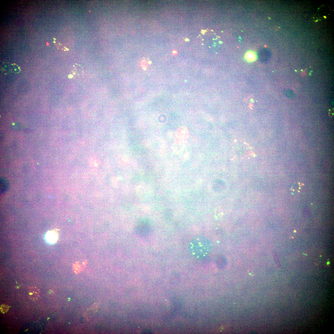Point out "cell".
I'll return each mask as SVG.
<instances>
[{"instance_id":"cell-6","label":"cell","mask_w":334,"mask_h":334,"mask_svg":"<svg viewBox=\"0 0 334 334\" xmlns=\"http://www.w3.org/2000/svg\"><path fill=\"white\" fill-rule=\"evenodd\" d=\"M256 54L253 52L248 51L246 54V58L249 61H253L255 60L256 58Z\"/></svg>"},{"instance_id":"cell-4","label":"cell","mask_w":334,"mask_h":334,"mask_svg":"<svg viewBox=\"0 0 334 334\" xmlns=\"http://www.w3.org/2000/svg\"><path fill=\"white\" fill-rule=\"evenodd\" d=\"M29 298L33 300L38 299L40 296V292L39 289L35 287H31L29 288Z\"/></svg>"},{"instance_id":"cell-2","label":"cell","mask_w":334,"mask_h":334,"mask_svg":"<svg viewBox=\"0 0 334 334\" xmlns=\"http://www.w3.org/2000/svg\"><path fill=\"white\" fill-rule=\"evenodd\" d=\"M151 226L149 221L146 220H141L139 223L136 228V232L139 236L146 237L151 233Z\"/></svg>"},{"instance_id":"cell-3","label":"cell","mask_w":334,"mask_h":334,"mask_svg":"<svg viewBox=\"0 0 334 334\" xmlns=\"http://www.w3.org/2000/svg\"><path fill=\"white\" fill-rule=\"evenodd\" d=\"M46 240L48 242L54 243L58 241V234L54 230L49 231L46 233Z\"/></svg>"},{"instance_id":"cell-9","label":"cell","mask_w":334,"mask_h":334,"mask_svg":"<svg viewBox=\"0 0 334 334\" xmlns=\"http://www.w3.org/2000/svg\"><path fill=\"white\" fill-rule=\"evenodd\" d=\"M151 61H149V62H148V64H151Z\"/></svg>"},{"instance_id":"cell-7","label":"cell","mask_w":334,"mask_h":334,"mask_svg":"<svg viewBox=\"0 0 334 334\" xmlns=\"http://www.w3.org/2000/svg\"><path fill=\"white\" fill-rule=\"evenodd\" d=\"M9 307L7 305H4L1 306V311L3 313H6Z\"/></svg>"},{"instance_id":"cell-5","label":"cell","mask_w":334,"mask_h":334,"mask_svg":"<svg viewBox=\"0 0 334 334\" xmlns=\"http://www.w3.org/2000/svg\"><path fill=\"white\" fill-rule=\"evenodd\" d=\"M1 192L4 193L6 192L8 189L9 183L8 181L6 179L4 178H1Z\"/></svg>"},{"instance_id":"cell-8","label":"cell","mask_w":334,"mask_h":334,"mask_svg":"<svg viewBox=\"0 0 334 334\" xmlns=\"http://www.w3.org/2000/svg\"><path fill=\"white\" fill-rule=\"evenodd\" d=\"M142 66L143 67V69L144 70L146 69V66H147L146 61L143 60L142 62Z\"/></svg>"},{"instance_id":"cell-1","label":"cell","mask_w":334,"mask_h":334,"mask_svg":"<svg viewBox=\"0 0 334 334\" xmlns=\"http://www.w3.org/2000/svg\"><path fill=\"white\" fill-rule=\"evenodd\" d=\"M189 253L195 258L199 259H205L209 254L211 246L208 239L201 235L194 236L188 244Z\"/></svg>"}]
</instances>
